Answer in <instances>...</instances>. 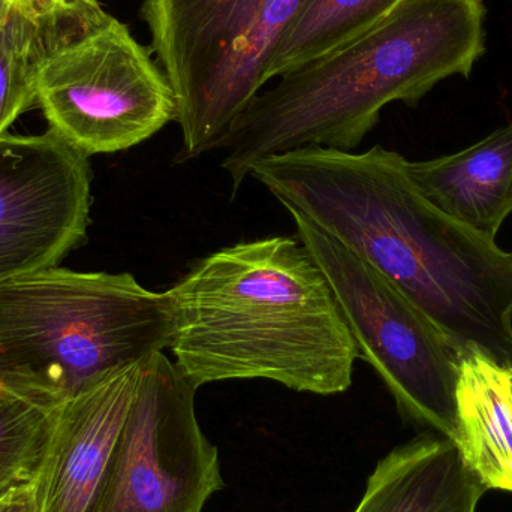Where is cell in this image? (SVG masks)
<instances>
[{
    "label": "cell",
    "mask_w": 512,
    "mask_h": 512,
    "mask_svg": "<svg viewBox=\"0 0 512 512\" xmlns=\"http://www.w3.org/2000/svg\"><path fill=\"white\" fill-rule=\"evenodd\" d=\"M167 294L174 364L198 390L262 379L334 396L352 385L357 346L324 271L297 237L219 249Z\"/></svg>",
    "instance_id": "obj_2"
},
{
    "label": "cell",
    "mask_w": 512,
    "mask_h": 512,
    "mask_svg": "<svg viewBox=\"0 0 512 512\" xmlns=\"http://www.w3.org/2000/svg\"><path fill=\"white\" fill-rule=\"evenodd\" d=\"M57 411L0 385V501L38 477Z\"/></svg>",
    "instance_id": "obj_16"
},
{
    "label": "cell",
    "mask_w": 512,
    "mask_h": 512,
    "mask_svg": "<svg viewBox=\"0 0 512 512\" xmlns=\"http://www.w3.org/2000/svg\"><path fill=\"white\" fill-rule=\"evenodd\" d=\"M486 492L451 439L426 433L379 460L354 512H477Z\"/></svg>",
    "instance_id": "obj_11"
},
{
    "label": "cell",
    "mask_w": 512,
    "mask_h": 512,
    "mask_svg": "<svg viewBox=\"0 0 512 512\" xmlns=\"http://www.w3.org/2000/svg\"><path fill=\"white\" fill-rule=\"evenodd\" d=\"M60 44L0 0V137L35 104L36 72Z\"/></svg>",
    "instance_id": "obj_17"
},
{
    "label": "cell",
    "mask_w": 512,
    "mask_h": 512,
    "mask_svg": "<svg viewBox=\"0 0 512 512\" xmlns=\"http://www.w3.org/2000/svg\"><path fill=\"white\" fill-rule=\"evenodd\" d=\"M197 391L164 352L140 364L96 512L204 511L224 478L198 421Z\"/></svg>",
    "instance_id": "obj_7"
},
{
    "label": "cell",
    "mask_w": 512,
    "mask_h": 512,
    "mask_svg": "<svg viewBox=\"0 0 512 512\" xmlns=\"http://www.w3.org/2000/svg\"><path fill=\"white\" fill-rule=\"evenodd\" d=\"M14 512H35L32 486H29L24 490L23 496H21L20 502H18L17 508H15Z\"/></svg>",
    "instance_id": "obj_19"
},
{
    "label": "cell",
    "mask_w": 512,
    "mask_h": 512,
    "mask_svg": "<svg viewBox=\"0 0 512 512\" xmlns=\"http://www.w3.org/2000/svg\"><path fill=\"white\" fill-rule=\"evenodd\" d=\"M483 0H408L351 44L277 78L237 117L219 149L233 194L252 165L301 147L352 152L391 102L418 104L486 50Z\"/></svg>",
    "instance_id": "obj_3"
},
{
    "label": "cell",
    "mask_w": 512,
    "mask_h": 512,
    "mask_svg": "<svg viewBox=\"0 0 512 512\" xmlns=\"http://www.w3.org/2000/svg\"><path fill=\"white\" fill-rule=\"evenodd\" d=\"M3 2L62 42L78 38L110 18L98 0H3Z\"/></svg>",
    "instance_id": "obj_18"
},
{
    "label": "cell",
    "mask_w": 512,
    "mask_h": 512,
    "mask_svg": "<svg viewBox=\"0 0 512 512\" xmlns=\"http://www.w3.org/2000/svg\"><path fill=\"white\" fill-rule=\"evenodd\" d=\"M406 167L430 204L481 236L495 240L512 213V123L462 152Z\"/></svg>",
    "instance_id": "obj_12"
},
{
    "label": "cell",
    "mask_w": 512,
    "mask_h": 512,
    "mask_svg": "<svg viewBox=\"0 0 512 512\" xmlns=\"http://www.w3.org/2000/svg\"><path fill=\"white\" fill-rule=\"evenodd\" d=\"M304 2L243 0L200 86L177 108L182 132L177 162L221 147L237 117L268 83V66Z\"/></svg>",
    "instance_id": "obj_10"
},
{
    "label": "cell",
    "mask_w": 512,
    "mask_h": 512,
    "mask_svg": "<svg viewBox=\"0 0 512 512\" xmlns=\"http://www.w3.org/2000/svg\"><path fill=\"white\" fill-rule=\"evenodd\" d=\"M140 364L108 373L59 406L47 454L32 484L35 512L98 511L134 402Z\"/></svg>",
    "instance_id": "obj_9"
},
{
    "label": "cell",
    "mask_w": 512,
    "mask_h": 512,
    "mask_svg": "<svg viewBox=\"0 0 512 512\" xmlns=\"http://www.w3.org/2000/svg\"><path fill=\"white\" fill-rule=\"evenodd\" d=\"M24 489L18 490L14 495L9 496V498L3 499L0 501V512H14L15 508H17L18 502H20L21 496H23Z\"/></svg>",
    "instance_id": "obj_20"
},
{
    "label": "cell",
    "mask_w": 512,
    "mask_h": 512,
    "mask_svg": "<svg viewBox=\"0 0 512 512\" xmlns=\"http://www.w3.org/2000/svg\"><path fill=\"white\" fill-rule=\"evenodd\" d=\"M35 104L48 129L86 158L132 149L177 116L164 72L111 15L44 57Z\"/></svg>",
    "instance_id": "obj_6"
},
{
    "label": "cell",
    "mask_w": 512,
    "mask_h": 512,
    "mask_svg": "<svg viewBox=\"0 0 512 512\" xmlns=\"http://www.w3.org/2000/svg\"><path fill=\"white\" fill-rule=\"evenodd\" d=\"M87 158L48 129L0 137V280L57 267L86 236Z\"/></svg>",
    "instance_id": "obj_8"
},
{
    "label": "cell",
    "mask_w": 512,
    "mask_h": 512,
    "mask_svg": "<svg viewBox=\"0 0 512 512\" xmlns=\"http://www.w3.org/2000/svg\"><path fill=\"white\" fill-rule=\"evenodd\" d=\"M171 342L167 291L132 274L53 267L0 280V385L36 402L60 406Z\"/></svg>",
    "instance_id": "obj_4"
},
{
    "label": "cell",
    "mask_w": 512,
    "mask_h": 512,
    "mask_svg": "<svg viewBox=\"0 0 512 512\" xmlns=\"http://www.w3.org/2000/svg\"><path fill=\"white\" fill-rule=\"evenodd\" d=\"M292 221L330 283L358 355L400 414L456 444L457 385L468 352L369 262L306 222Z\"/></svg>",
    "instance_id": "obj_5"
},
{
    "label": "cell",
    "mask_w": 512,
    "mask_h": 512,
    "mask_svg": "<svg viewBox=\"0 0 512 512\" xmlns=\"http://www.w3.org/2000/svg\"><path fill=\"white\" fill-rule=\"evenodd\" d=\"M243 0H143L152 51L176 98L185 104L209 71Z\"/></svg>",
    "instance_id": "obj_14"
},
{
    "label": "cell",
    "mask_w": 512,
    "mask_h": 512,
    "mask_svg": "<svg viewBox=\"0 0 512 512\" xmlns=\"http://www.w3.org/2000/svg\"><path fill=\"white\" fill-rule=\"evenodd\" d=\"M456 445L487 490L512 493V366L468 352L457 385Z\"/></svg>",
    "instance_id": "obj_13"
},
{
    "label": "cell",
    "mask_w": 512,
    "mask_h": 512,
    "mask_svg": "<svg viewBox=\"0 0 512 512\" xmlns=\"http://www.w3.org/2000/svg\"><path fill=\"white\" fill-rule=\"evenodd\" d=\"M405 2L408 0H306L268 66V83L351 44Z\"/></svg>",
    "instance_id": "obj_15"
},
{
    "label": "cell",
    "mask_w": 512,
    "mask_h": 512,
    "mask_svg": "<svg viewBox=\"0 0 512 512\" xmlns=\"http://www.w3.org/2000/svg\"><path fill=\"white\" fill-rule=\"evenodd\" d=\"M400 153L301 147L249 177L291 215L355 252L466 352L512 366V252L439 212Z\"/></svg>",
    "instance_id": "obj_1"
}]
</instances>
